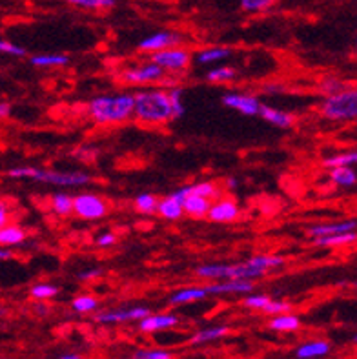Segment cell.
<instances>
[{"instance_id": "6da1fadb", "label": "cell", "mask_w": 357, "mask_h": 359, "mask_svg": "<svg viewBox=\"0 0 357 359\" xmlns=\"http://www.w3.org/2000/svg\"><path fill=\"white\" fill-rule=\"evenodd\" d=\"M88 114L97 124L124 123L135 115V95L117 93V95H99L88 102Z\"/></svg>"}, {"instance_id": "7a4b0ae2", "label": "cell", "mask_w": 357, "mask_h": 359, "mask_svg": "<svg viewBox=\"0 0 357 359\" xmlns=\"http://www.w3.org/2000/svg\"><path fill=\"white\" fill-rule=\"evenodd\" d=\"M135 117L140 123L148 124H166L172 118L173 102L170 97V90H144L135 93Z\"/></svg>"}, {"instance_id": "3957f363", "label": "cell", "mask_w": 357, "mask_h": 359, "mask_svg": "<svg viewBox=\"0 0 357 359\" xmlns=\"http://www.w3.org/2000/svg\"><path fill=\"white\" fill-rule=\"evenodd\" d=\"M319 111L328 121H353L357 118V88H346L341 93L326 97Z\"/></svg>"}, {"instance_id": "277c9868", "label": "cell", "mask_w": 357, "mask_h": 359, "mask_svg": "<svg viewBox=\"0 0 357 359\" xmlns=\"http://www.w3.org/2000/svg\"><path fill=\"white\" fill-rule=\"evenodd\" d=\"M109 212V206L105 199L91 191H82L73 196V214L86 221H95V219L106 217Z\"/></svg>"}, {"instance_id": "5b68a950", "label": "cell", "mask_w": 357, "mask_h": 359, "mask_svg": "<svg viewBox=\"0 0 357 359\" xmlns=\"http://www.w3.org/2000/svg\"><path fill=\"white\" fill-rule=\"evenodd\" d=\"M149 60L163 66L164 69H170V72H184L191 62V53L177 46V48H168V50L149 53Z\"/></svg>"}, {"instance_id": "8992f818", "label": "cell", "mask_w": 357, "mask_h": 359, "mask_svg": "<svg viewBox=\"0 0 357 359\" xmlns=\"http://www.w3.org/2000/svg\"><path fill=\"white\" fill-rule=\"evenodd\" d=\"M33 181H41L53 187H84L91 177L84 172H51V170H36Z\"/></svg>"}, {"instance_id": "52a82bcc", "label": "cell", "mask_w": 357, "mask_h": 359, "mask_svg": "<svg viewBox=\"0 0 357 359\" xmlns=\"http://www.w3.org/2000/svg\"><path fill=\"white\" fill-rule=\"evenodd\" d=\"M164 75H166V69L149 60V62L142 64V66L122 72L121 79L128 82V84H154V82L163 81Z\"/></svg>"}, {"instance_id": "ba28073f", "label": "cell", "mask_w": 357, "mask_h": 359, "mask_svg": "<svg viewBox=\"0 0 357 359\" xmlns=\"http://www.w3.org/2000/svg\"><path fill=\"white\" fill-rule=\"evenodd\" d=\"M151 310L148 306H133V309H115L108 312H99L93 316L97 323H122V321H140L148 318Z\"/></svg>"}, {"instance_id": "9c48e42d", "label": "cell", "mask_w": 357, "mask_h": 359, "mask_svg": "<svg viewBox=\"0 0 357 359\" xmlns=\"http://www.w3.org/2000/svg\"><path fill=\"white\" fill-rule=\"evenodd\" d=\"M182 44V36L179 33L173 32H157L154 35L146 36L137 44L139 51H146V53H155V51L168 50V48H177Z\"/></svg>"}, {"instance_id": "30bf717a", "label": "cell", "mask_w": 357, "mask_h": 359, "mask_svg": "<svg viewBox=\"0 0 357 359\" xmlns=\"http://www.w3.org/2000/svg\"><path fill=\"white\" fill-rule=\"evenodd\" d=\"M239 215V205L234 199H227V197L213 201L208 212V219L212 223H234Z\"/></svg>"}, {"instance_id": "8fae6325", "label": "cell", "mask_w": 357, "mask_h": 359, "mask_svg": "<svg viewBox=\"0 0 357 359\" xmlns=\"http://www.w3.org/2000/svg\"><path fill=\"white\" fill-rule=\"evenodd\" d=\"M222 104L230 109H236V111L243 115H259L262 106L257 97L243 95V93H227V95H222Z\"/></svg>"}, {"instance_id": "7c38bea8", "label": "cell", "mask_w": 357, "mask_h": 359, "mask_svg": "<svg viewBox=\"0 0 357 359\" xmlns=\"http://www.w3.org/2000/svg\"><path fill=\"white\" fill-rule=\"evenodd\" d=\"M210 296H221V294H250L253 292L252 279H227L222 283L208 285Z\"/></svg>"}, {"instance_id": "4fadbf2b", "label": "cell", "mask_w": 357, "mask_h": 359, "mask_svg": "<svg viewBox=\"0 0 357 359\" xmlns=\"http://www.w3.org/2000/svg\"><path fill=\"white\" fill-rule=\"evenodd\" d=\"M177 325H179V318L175 314H149L148 318L139 321V330L144 334H151L173 328Z\"/></svg>"}, {"instance_id": "5bb4252c", "label": "cell", "mask_w": 357, "mask_h": 359, "mask_svg": "<svg viewBox=\"0 0 357 359\" xmlns=\"http://www.w3.org/2000/svg\"><path fill=\"white\" fill-rule=\"evenodd\" d=\"M357 230L356 219H346V221H335V223H321L316 226L308 228V236L310 237H323V236H334V233H344Z\"/></svg>"}, {"instance_id": "9a60e30c", "label": "cell", "mask_w": 357, "mask_h": 359, "mask_svg": "<svg viewBox=\"0 0 357 359\" xmlns=\"http://www.w3.org/2000/svg\"><path fill=\"white\" fill-rule=\"evenodd\" d=\"M182 206H184V214L188 217L203 219L208 217V212L212 208V201L203 196H197V194H191V196L186 197Z\"/></svg>"}, {"instance_id": "2e32d148", "label": "cell", "mask_w": 357, "mask_h": 359, "mask_svg": "<svg viewBox=\"0 0 357 359\" xmlns=\"http://www.w3.org/2000/svg\"><path fill=\"white\" fill-rule=\"evenodd\" d=\"M208 296L210 294L206 287H188V288H181V290L173 292L168 301H170V305H186V303L206 299Z\"/></svg>"}, {"instance_id": "e0dca14e", "label": "cell", "mask_w": 357, "mask_h": 359, "mask_svg": "<svg viewBox=\"0 0 357 359\" xmlns=\"http://www.w3.org/2000/svg\"><path fill=\"white\" fill-rule=\"evenodd\" d=\"M157 214L163 219H168V221H177V219H181L182 215H186L182 203L181 201H177L172 194L159 201Z\"/></svg>"}, {"instance_id": "ac0fdd59", "label": "cell", "mask_w": 357, "mask_h": 359, "mask_svg": "<svg viewBox=\"0 0 357 359\" xmlns=\"http://www.w3.org/2000/svg\"><path fill=\"white\" fill-rule=\"evenodd\" d=\"M259 115H261L262 121H267L271 126L283 128V130L294 126V117H292V115L286 114V111H279V109L276 108H270V106L262 104Z\"/></svg>"}, {"instance_id": "d6986e66", "label": "cell", "mask_w": 357, "mask_h": 359, "mask_svg": "<svg viewBox=\"0 0 357 359\" xmlns=\"http://www.w3.org/2000/svg\"><path fill=\"white\" fill-rule=\"evenodd\" d=\"M330 352V343L328 341H308L303 343L295 351V355L297 359H317L323 358Z\"/></svg>"}, {"instance_id": "ffe728a7", "label": "cell", "mask_w": 357, "mask_h": 359, "mask_svg": "<svg viewBox=\"0 0 357 359\" xmlns=\"http://www.w3.org/2000/svg\"><path fill=\"white\" fill-rule=\"evenodd\" d=\"M268 327L271 330H276V332H294V330H299V327H301V319L297 316L286 312V314L274 316Z\"/></svg>"}, {"instance_id": "44dd1931", "label": "cell", "mask_w": 357, "mask_h": 359, "mask_svg": "<svg viewBox=\"0 0 357 359\" xmlns=\"http://www.w3.org/2000/svg\"><path fill=\"white\" fill-rule=\"evenodd\" d=\"M26 239V232L17 224H6L0 228V245L2 246H15Z\"/></svg>"}, {"instance_id": "7402d4cb", "label": "cell", "mask_w": 357, "mask_h": 359, "mask_svg": "<svg viewBox=\"0 0 357 359\" xmlns=\"http://www.w3.org/2000/svg\"><path fill=\"white\" fill-rule=\"evenodd\" d=\"M230 332V328L221 325V327H212V328H204L201 332L195 334L194 337L190 339L191 345H203V343H210V341H217L221 337H224L227 334Z\"/></svg>"}, {"instance_id": "603a6c76", "label": "cell", "mask_w": 357, "mask_h": 359, "mask_svg": "<svg viewBox=\"0 0 357 359\" xmlns=\"http://www.w3.org/2000/svg\"><path fill=\"white\" fill-rule=\"evenodd\" d=\"M357 241V232H344V233H334V236H323L314 239V245L317 246H343L350 245V243Z\"/></svg>"}, {"instance_id": "cb8c5ba5", "label": "cell", "mask_w": 357, "mask_h": 359, "mask_svg": "<svg viewBox=\"0 0 357 359\" xmlns=\"http://www.w3.org/2000/svg\"><path fill=\"white\" fill-rule=\"evenodd\" d=\"M330 179L339 187H353L357 182V173L353 172L352 166H337L330 170Z\"/></svg>"}, {"instance_id": "d4e9b609", "label": "cell", "mask_w": 357, "mask_h": 359, "mask_svg": "<svg viewBox=\"0 0 357 359\" xmlns=\"http://www.w3.org/2000/svg\"><path fill=\"white\" fill-rule=\"evenodd\" d=\"M51 201V210L60 217L73 214V197L68 194H53L50 197Z\"/></svg>"}, {"instance_id": "484cf974", "label": "cell", "mask_w": 357, "mask_h": 359, "mask_svg": "<svg viewBox=\"0 0 357 359\" xmlns=\"http://www.w3.org/2000/svg\"><path fill=\"white\" fill-rule=\"evenodd\" d=\"M159 197H155L154 194H140V196L135 197L133 201V205H135L137 212L144 215H151V214H157V208H159Z\"/></svg>"}, {"instance_id": "4316f807", "label": "cell", "mask_w": 357, "mask_h": 359, "mask_svg": "<svg viewBox=\"0 0 357 359\" xmlns=\"http://www.w3.org/2000/svg\"><path fill=\"white\" fill-rule=\"evenodd\" d=\"M190 190L191 194L203 196L210 201L221 199V194H222V191L219 190L217 182L215 181H203V182H197V184H190Z\"/></svg>"}, {"instance_id": "83f0119b", "label": "cell", "mask_w": 357, "mask_h": 359, "mask_svg": "<svg viewBox=\"0 0 357 359\" xmlns=\"http://www.w3.org/2000/svg\"><path fill=\"white\" fill-rule=\"evenodd\" d=\"M352 164H357V150L332 155V157H326L323 161V166L328 170L337 168V166H352Z\"/></svg>"}, {"instance_id": "f1b7e54d", "label": "cell", "mask_w": 357, "mask_h": 359, "mask_svg": "<svg viewBox=\"0 0 357 359\" xmlns=\"http://www.w3.org/2000/svg\"><path fill=\"white\" fill-rule=\"evenodd\" d=\"M231 55V50L230 48H219V46H215V48H208V50H203L197 53V62L199 64H210V62H217V60L221 59H227V57H230Z\"/></svg>"}, {"instance_id": "f546056e", "label": "cell", "mask_w": 357, "mask_h": 359, "mask_svg": "<svg viewBox=\"0 0 357 359\" xmlns=\"http://www.w3.org/2000/svg\"><path fill=\"white\" fill-rule=\"evenodd\" d=\"M29 62L39 68H50V66H66L69 59L66 55H33L29 57Z\"/></svg>"}, {"instance_id": "4dcf8cb0", "label": "cell", "mask_w": 357, "mask_h": 359, "mask_svg": "<svg viewBox=\"0 0 357 359\" xmlns=\"http://www.w3.org/2000/svg\"><path fill=\"white\" fill-rule=\"evenodd\" d=\"M250 264H253V266H257V269H262V270H271V269H279V266H283L285 264V257H279V255H253V257H250L248 259Z\"/></svg>"}, {"instance_id": "1f68e13d", "label": "cell", "mask_w": 357, "mask_h": 359, "mask_svg": "<svg viewBox=\"0 0 357 359\" xmlns=\"http://www.w3.org/2000/svg\"><path fill=\"white\" fill-rule=\"evenodd\" d=\"M29 296L36 301H48L51 297L59 296V287H55L51 283H36L29 290Z\"/></svg>"}, {"instance_id": "d6a6232c", "label": "cell", "mask_w": 357, "mask_h": 359, "mask_svg": "<svg viewBox=\"0 0 357 359\" xmlns=\"http://www.w3.org/2000/svg\"><path fill=\"white\" fill-rule=\"evenodd\" d=\"M97 306H99V301L93 296H88V294H82V296L75 297L72 301V310L77 312V314H90V312H95Z\"/></svg>"}, {"instance_id": "836d02e7", "label": "cell", "mask_w": 357, "mask_h": 359, "mask_svg": "<svg viewBox=\"0 0 357 359\" xmlns=\"http://www.w3.org/2000/svg\"><path fill=\"white\" fill-rule=\"evenodd\" d=\"M239 2L243 11L246 13H262L276 4V0H239Z\"/></svg>"}, {"instance_id": "e575fe53", "label": "cell", "mask_w": 357, "mask_h": 359, "mask_svg": "<svg viewBox=\"0 0 357 359\" xmlns=\"http://www.w3.org/2000/svg\"><path fill=\"white\" fill-rule=\"evenodd\" d=\"M236 69L230 68V66H221V68H213L210 69L206 79L210 82H228V81H234L236 79Z\"/></svg>"}, {"instance_id": "d590c367", "label": "cell", "mask_w": 357, "mask_h": 359, "mask_svg": "<svg viewBox=\"0 0 357 359\" xmlns=\"http://www.w3.org/2000/svg\"><path fill=\"white\" fill-rule=\"evenodd\" d=\"M68 4L82 9H112L115 0H68Z\"/></svg>"}, {"instance_id": "8d00e7d4", "label": "cell", "mask_w": 357, "mask_h": 359, "mask_svg": "<svg viewBox=\"0 0 357 359\" xmlns=\"http://www.w3.org/2000/svg\"><path fill=\"white\" fill-rule=\"evenodd\" d=\"M319 90H321L326 97H330V95H335V93L344 91L346 90V86H344V82L339 81V79L325 77L321 81V84H319Z\"/></svg>"}, {"instance_id": "74e56055", "label": "cell", "mask_w": 357, "mask_h": 359, "mask_svg": "<svg viewBox=\"0 0 357 359\" xmlns=\"http://www.w3.org/2000/svg\"><path fill=\"white\" fill-rule=\"evenodd\" d=\"M270 296L267 294H255V296H246L243 301V305L246 309H253V310H262L264 306L270 303Z\"/></svg>"}, {"instance_id": "f35d334b", "label": "cell", "mask_w": 357, "mask_h": 359, "mask_svg": "<svg viewBox=\"0 0 357 359\" xmlns=\"http://www.w3.org/2000/svg\"><path fill=\"white\" fill-rule=\"evenodd\" d=\"M290 310H292V306H290L288 303H285V301L271 299L270 303L261 310V312L267 316H279V314H286V312H290Z\"/></svg>"}, {"instance_id": "ab89813d", "label": "cell", "mask_w": 357, "mask_h": 359, "mask_svg": "<svg viewBox=\"0 0 357 359\" xmlns=\"http://www.w3.org/2000/svg\"><path fill=\"white\" fill-rule=\"evenodd\" d=\"M39 168H33V166H17V168H9L6 172V175L11 179H33Z\"/></svg>"}, {"instance_id": "60d3db41", "label": "cell", "mask_w": 357, "mask_h": 359, "mask_svg": "<svg viewBox=\"0 0 357 359\" xmlns=\"http://www.w3.org/2000/svg\"><path fill=\"white\" fill-rule=\"evenodd\" d=\"M170 97H172V102H173V114H175V118L184 115L186 108L182 104V90L181 88H172L170 90Z\"/></svg>"}, {"instance_id": "b9f144b4", "label": "cell", "mask_w": 357, "mask_h": 359, "mask_svg": "<svg viewBox=\"0 0 357 359\" xmlns=\"http://www.w3.org/2000/svg\"><path fill=\"white\" fill-rule=\"evenodd\" d=\"M135 359H173V355L166 351H137Z\"/></svg>"}, {"instance_id": "7bdbcfd3", "label": "cell", "mask_w": 357, "mask_h": 359, "mask_svg": "<svg viewBox=\"0 0 357 359\" xmlns=\"http://www.w3.org/2000/svg\"><path fill=\"white\" fill-rule=\"evenodd\" d=\"M0 51L6 55H13V57H26V50L20 46L13 44L9 41H0Z\"/></svg>"}, {"instance_id": "ee69618b", "label": "cell", "mask_w": 357, "mask_h": 359, "mask_svg": "<svg viewBox=\"0 0 357 359\" xmlns=\"http://www.w3.org/2000/svg\"><path fill=\"white\" fill-rule=\"evenodd\" d=\"M115 243H117V236H115L114 232H105L95 237V245L99 246V248H109V246H114Z\"/></svg>"}, {"instance_id": "f6af8a7d", "label": "cell", "mask_w": 357, "mask_h": 359, "mask_svg": "<svg viewBox=\"0 0 357 359\" xmlns=\"http://www.w3.org/2000/svg\"><path fill=\"white\" fill-rule=\"evenodd\" d=\"M102 270L100 269H88V270H82V272H79V281H93V279L100 278L102 276Z\"/></svg>"}, {"instance_id": "bcb514c9", "label": "cell", "mask_w": 357, "mask_h": 359, "mask_svg": "<svg viewBox=\"0 0 357 359\" xmlns=\"http://www.w3.org/2000/svg\"><path fill=\"white\" fill-rule=\"evenodd\" d=\"M6 223H8V210L2 205L0 206V226H6Z\"/></svg>"}, {"instance_id": "7dc6e473", "label": "cell", "mask_w": 357, "mask_h": 359, "mask_svg": "<svg viewBox=\"0 0 357 359\" xmlns=\"http://www.w3.org/2000/svg\"><path fill=\"white\" fill-rule=\"evenodd\" d=\"M9 111H11V106H9L8 102H2V104H0V117H8Z\"/></svg>"}, {"instance_id": "c3c4849f", "label": "cell", "mask_w": 357, "mask_h": 359, "mask_svg": "<svg viewBox=\"0 0 357 359\" xmlns=\"http://www.w3.org/2000/svg\"><path fill=\"white\" fill-rule=\"evenodd\" d=\"M0 259L2 261H8V259H11V250H8V248H2V250H0Z\"/></svg>"}, {"instance_id": "681fc988", "label": "cell", "mask_w": 357, "mask_h": 359, "mask_svg": "<svg viewBox=\"0 0 357 359\" xmlns=\"http://www.w3.org/2000/svg\"><path fill=\"white\" fill-rule=\"evenodd\" d=\"M35 310H36V314H41V316L48 314V306L42 305V303H39V305L35 306Z\"/></svg>"}, {"instance_id": "f907efd6", "label": "cell", "mask_w": 357, "mask_h": 359, "mask_svg": "<svg viewBox=\"0 0 357 359\" xmlns=\"http://www.w3.org/2000/svg\"><path fill=\"white\" fill-rule=\"evenodd\" d=\"M227 187L231 188V190H236V188H237V181H236V179L228 177L227 179Z\"/></svg>"}, {"instance_id": "816d5d0a", "label": "cell", "mask_w": 357, "mask_h": 359, "mask_svg": "<svg viewBox=\"0 0 357 359\" xmlns=\"http://www.w3.org/2000/svg\"><path fill=\"white\" fill-rule=\"evenodd\" d=\"M59 359H82V358L79 354H73V352H69V354H62Z\"/></svg>"}, {"instance_id": "f5cc1de1", "label": "cell", "mask_w": 357, "mask_h": 359, "mask_svg": "<svg viewBox=\"0 0 357 359\" xmlns=\"http://www.w3.org/2000/svg\"><path fill=\"white\" fill-rule=\"evenodd\" d=\"M264 90H267V93H277L276 90H281V86H267Z\"/></svg>"}, {"instance_id": "db71d44e", "label": "cell", "mask_w": 357, "mask_h": 359, "mask_svg": "<svg viewBox=\"0 0 357 359\" xmlns=\"http://www.w3.org/2000/svg\"><path fill=\"white\" fill-rule=\"evenodd\" d=\"M353 343H357V334H356V337H353Z\"/></svg>"}, {"instance_id": "11a10c76", "label": "cell", "mask_w": 357, "mask_h": 359, "mask_svg": "<svg viewBox=\"0 0 357 359\" xmlns=\"http://www.w3.org/2000/svg\"><path fill=\"white\" fill-rule=\"evenodd\" d=\"M2 359H6V358H2Z\"/></svg>"}, {"instance_id": "9f6ffc18", "label": "cell", "mask_w": 357, "mask_h": 359, "mask_svg": "<svg viewBox=\"0 0 357 359\" xmlns=\"http://www.w3.org/2000/svg\"><path fill=\"white\" fill-rule=\"evenodd\" d=\"M133 359H135V358H133Z\"/></svg>"}]
</instances>
